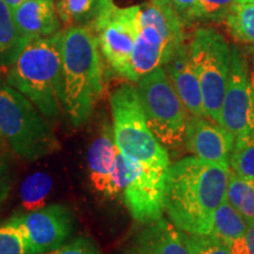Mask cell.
Masks as SVG:
<instances>
[{
  "mask_svg": "<svg viewBox=\"0 0 254 254\" xmlns=\"http://www.w3.org/2000/svg\"><path fill=\"white\" fill-rule=\"evenodd\" d=\"M230 166L193 155L170 165L164 209L174 226L189 234H211L213 219L226 200Z\"/></svg>",
  "mask_w": 254,
  "mask_h": 254,
  "instance_id": "obj_1",
  "label": "cell"
},
{
  "mask_svg": "<svg viewBox=\"0 0 254 254\" xmlns=\"http://www.w3.org/2000/svg\"><path fill=\"white\" fill-rule=\"evenodd\" d=\"M101 56L91 27L73 26L62 31L65 111L74 126L87 122L103 94Z\"/></svg>",
  "mask_w": 254,
  "mask_h": 254,
  "instance_id": "obj_2",
  "label": "cell"
},
{
  "mask_svg": "<svg viewBox=\"0 0 254 254\" xmlns=\"http://www.w3.org/2000/svg\"><path fill=\"white\" fill-rule=\"evenodd\" d=\"M7 82L28 98L45 118H58L65 110L62 31L31 40L9 68Z\"/></svg>",
  "mask_w": 254,
  "mask_h": 254,
  "instance_id": "obj_3",
  "label": "cell"
},
{
  "mask_svg": "<svg viewBox=\"0 0 254 254\" xmlns=\"http://www.w3.org/2000/svg\"><path fill=\"white\" fill-rule=\"evenodd\" d=\"M185 27L166 0H150L141 4L129 81L136 82L147 73L166 65L185 44Z\"/></svg>",
  "mask_w": 254,
  "mask_h": 254,
  "instance_id": "obj_4",
  "label": "cell"
},
{
  "mask_svg": "<svg viewBox=\"0 0 254 254\" xmlns=\"http://www.w3.org/2000/svg\"><path fill=\"white\" fill-rule=\"evenodd\" d=\"M0 138L26 161L49 157L60 142L39 110L9 85H0Z\"/></svg>",
  "mask_w": 254,
  "mask_h": 254,
  "instance_id": "obj_5",
  "label": "cell"
},
{
  "mask_svg": "<svg viewBox=\"0 0 254 254\" xmlns=\"http://www.w3.org/2000/svg\"><path fill=\"white\" fill-rule=\"evenodd\" d=\"M110 104L119 151L146 166L167 171L171 165L168 152L147 125L136 87L120 85L111 93Z\"/></svg>",
  "mask_w": 254,
  "mask_h": 254,
  "instance_id": "obj_6",
  "label": "cell"
},
{
  "mask_svg": "<svg viewBox=\"0 0 254 254\" xmlns=\"http://www.w3.org/2000/svg\"><path fill=\"white\" fill-rule=\"evenodd\" d=\"M136 84L147 125L159 142L171 150L185 144L189 111L174 90L164 66L145 74Z\"/></svg>",
  "mask_w": 254,
  "mask_h": 254,
  "instance_id": "obj_7",
  "label": "cell"
},
{
  "mask_svg": "<svg viewBox=\"0 0 254 254\" xmlns=\"http://www.w3.org/2000/svg\"><path fill=\"white\" fill-rule=\"evenodd\" d=\"M206 117L221 125V106L231 67L232 49L213 28H196L189 44Z\"/></svg>",
  "mask_w": 254,
  "mask_h": 254,
  "instance_id": "obj_8",
  "label": "cell"
},
{
  "mask_svg": "<svg viewBox=\"0 0 254 254\" xmlns=\"http://www.w3.org/2000/svg\"><path fill=\"white\" fill-rule=\"evenodd\" d=\"M166 171L155 170L118 152L114 170L117 195L132 218L146 225L163 218Z\"/></svg>",
  "mask_w": 254,
  "mask_h": 254,
  "instance_id": "obj_9",
  "label": "cell"
},
{
  "mask_svg": "<svg viewBox=\"0 0 254 254\" xmlns=\"http://www.w3.org/2000/svg\"><path fill=\"white\" fill-rule=\"evenodd\" d=\"M141 5L118 7L114 0H101L97 18L91 25L101 55L117 74L131 79V57Z\"/></svg>",
  "mask_w": 254,
  "mask_h": 254,
  "instance_id": "obj_10",
  "label": "cell"
},
{
  "mask_svg": "<svg viewBox=\"0 0 254 254\" xmlns=\"http://www.w3.org/2000/svg\"><path fill=\"white\" fill-rule=\"evenodd\" d=\"M7 221L21 233L28 254H44L63 246L74 227L72 212L59 204L15 214Z\"/></svg>",
  "mask_w": 254,
  "mask_h": 254,
  "instance_id": "obj_11",
  "label": "cell"
},
{
  "mask_svg": "<svg viewBox=\"0 0 254 254\" xmlns=\"http://www.w3.org/2000/svg\"><path fill=\"white\" fill-rule=\"evenodd\" d=\"M250 69L245 55L232 49L231 67L221 106V125L236 138L250 134Z\"/></svg>",
  "mask_w": 254,
  "mask_h": 254,
  "instance_id": "obj_12",
  "label": "cell"
},
{
  "mask_svg": "<svg viewBox=\"0 0 254 254\" xmlns=\"http://www.w3.org/2000/svg\"><path fill=\"white\" fill-rule=\"evenodd\" d=\"M236 136L222 125L205 117L190 116L187 123L185 145L194 157L230 166Z\"/></svg>",
  "mask_w": 254,
  "mask_h": 254,
  "instance_id": "obj_13",
  "label": "cell"
},
{
  "mask_svg": "<svg viewBox=\"0 0 254 254\" xmlns=\"http://www.w3.org/2000/svg\"><path fill=\"white\" fill-rule=\"evenodd\" d=\"M119 148L114 140L113 127L105 124L87 152V166L92 185L107 198H116L114 170Z\"/></svg>",
  "mask_w": 254,
  "mask_h": 254,
  "instance_id": "obj_14",
  "label": "cell"
},
{
  "mask_svg": "<svg viewBox=\"0 0 254 254\" xmlns=\"http://www.w3.org/2000/svg\"><path fill=\"white\" fill-rule=\"evenodd\" d=\"M144 226L122 254H190L184 232L170 220L160 218Z\"/></svg>",
  "mask_w": 254,
  "mask_h": 254,
  "instance_id": "obj_15",
  "label": "cell"
},
{
  "mask_svg": "<svg viewBox=\"0 0 254 254\" xmlns=\"http://www.w3.org/2000/svg\"><path fill=\"white\" fill-rule=\"evenodd\" d=\"M164 68L190 116L206 117L201 88L194 66L190 60L189 44L185 43L180 46Z\"/></svg>",
  "mask_w": 254,
  "mask_h": 254,
  "instance_id": "obj_16",
  "label": "cell"
},
{
  "mask_svg": "<svg viewBox=\"0 0 254 254\" xmlns=\"http://www.w3.org/2000/svg\"><path fill=\"white\" fill-rule=\"evenodd\" d=\"M20 34L28 41L58 33L60 20L53 0H27L13 11Z\"/></svg>",
  "mask_w": 254,
  "mask_h": 254,
  "instance_id": "obj_17",
  "label": "cell"
},
{
  "mask_svg": "<svg viewBox=\"0 0 254 254\" xmlns=\"http://www.w3.org/2000/svg\"><path fill=\"white\" fill-rule=\"evenodd\" d=\"M211 234L221 240L232 254H250L247 222L227 200L215 212Z\"/></svg>",
  "mask_w": 254,
  "mask_h": 254,
  "instance_id": "obj_18",
  "label": "cell"
},
{
  "mask_svg": "<svg viewBox=\"0 0 254 254\" xmlns=\"http://www.w3.org/2000/svg\"><path fill=\"white\" fill-rule=\"evenodd\" d=\"M28 43L18 30L12 9L0 0V67L13 65Z\"/></svg>",
  "mask_w": 254,
  "mask_h": 254,
  "instance_id": "obj_19",
  "label": "cell"
},
{
  "mask_svg": "<svg viewBox=\"0 0 254 254\" xmlns=\"http://www.w3.org/2000/svg\"><path fill=\"white\" fill-rule=\"evenodd\" d=\"M56 5L60 23L65 28L90 27L97 18L101 0H59Z\"/></svg>",
  "mask_w": 254,
  "mask_h": 254,
  "instance_id": "obj_20",
  "label": "cell"
},
{
  "mask_svg": "<svg viewBox=\"0 0 254 254\" xmlns=\"http://www.w3.org/2000/svg\"><path fill=\"white\" fill-rule=\"evenodd\" d=\"M226 200L245 219L247 225L254 224V184L238 177L230 170Z\"/></svg>",
  "mask_w": 254,
  "mask_h": 254,
  "instance_id": "obj_21",
  "label": "cell"
},
{
  "mask_svg": "<svg viewBox=\"0 0 254 254\" xmlns=\"http://www.w3.org/2000/svg\"><path fill=\"white\" fill-rule=\"evenodd\" d=\"M225 24L233 39L254 45V2H236Z\"/></svg>",
  "mask_w": 254,
  "mask_h": 254,
  "instance_id": "obj_22",
  "label": "cell"
},
{
  "mask_svg": "<svg viewBox=\"0 0 254 254\" xmlns=\"http://www.w3.org/2000/svg\"><path fill=\"white\" fill-rule=\"evenodd\" d=\"M53 186V179L50 174L38 172L31 174L20 186L21 205L26 211L44 207Z\"/></svg>",
  "mask_w": 254,
  "mask_h": 254,
  "instance_id": "obj_23",
  "label": "cell"
},
{
  "mask_svg": "<svg viewBox=\"0 0 254 254\" xmlns=\"http://www.w3.org/2000/svg\"><path fill=\"white\" fill-rule=\"evenodd\" d=\"M230 166L238 177L254 184V135L238 136L231 153Z\"/></svg>",
  "mask_w": 254,
  "mask_h": 254,
  "instance_id": "obj_24",
  "label": "cell"
},
{
  "mask_svg": "<svg viewBox=\"0 0 254 254\" xmlns=\"http://www.w3.org/2000/svg\"><path fill=\"white\" fill-rule=\"evenodd\" d=\"M184 238L190 254H232L228 247L212 234H189Z\"/></svg>",
  "mask_w": 254,
  "mask_h": 254,
  "instance_id": "obj_25",
  "label": "cell"
},
{
  "mask_svg": "<svg viewBox=\"0 0 254 254\" xmlns=\"http://www.w3.org/2000/svg\"><path fill=\"white\" fill-rule=\"evenodd\" d=\"M237 0H198L195 20L225 21Z\"/></svg>",
  "mask_w": 254,
  "mask_h": 254,
  "instance_id": "obj_26",
  "label": "cell"
},
{
  "mask_svg": "<svg viewBox=\"0 0 254 254\" xmlns=\"http://www.w3.org/2000/svg\"><path fill=\"white\" fill-rule=\"evenodd\" d=\"M0 254H28L24 238L14 225H0Z\"/></svg>",
  "mask_w": 254,
  "mask_h": 254,
  "instance_id": "obj_27",
  "label": "cell"
},
{
  "mask_svg": "<svg viewBox=\"0 0 254 254\" xmlns=\"http://www.w3.org/2000/svg\"><path fill=\"white\" fill-rule=\"evenodd\" d=\"M44 254H103L93 240L80 237Z\"/></svg>",
  "mask_w": 254,
  "mask_h": 254,
  "instance_id": "obj_28",
  "label": "cell"
},
{
  "mask_svg": "<svg viewBox=\"0 0 254 254\" xmlns=\"http://www.w3.org/2000/svg\"><path fill=\"white\" fill-rule=\"evenodd\" d=\"M173 11L179 15L185 25L195 21V9L198 0H166Z\"/></svg>",
  "mask_w": 254,
  "mask_h": 254,
  "instance_id": "obj_29",
  "label": "cell"
},
{
  "mask_svg": "<svg viewBox=\"0 0 254 254\" xmlns=\"http://www.w3.org/2000/svg\"><path fill=\"white\" fill-rule=\"evenodd\" d=\"M11 170L5 154L0 150V206L7 199L11 190Z\"/></svg>",
  "mask_w": 254,
  "mask_h": 254,
  "instance_id": "obj_30",
  "label": "cell"
},
{
  "mask_svg": "<svg viewBox=\"0 0 254 254\" xmlns=\"http://www.w3.org/2000/svg\"><path fill=\"white\" fill-rule=\"evenodd\" d=\"M250 134L254 135V71L250 73Z\"/></svg>",
  "mask_w": 254,
  "mask_h": 254,
  "instance_id": "obj_31",
  "label": "cell"
},
{
  "mask_svg": "<svg viewBox=\"0 0 254 254\" xmlns=\"http://www.w3.org/2000/svg\"><path fill=\"white\" fill-rule=\"evenodd\" d=\"M247 244L250 254H254V224L247 225Z\"/></svg>",
  "mask_w": 254,
  "mask_h": 254,
  "instance_id": "obj_32",
  "label": "cell"
},
{
  "mask_svg": "<svg viewBox=\"0 0 254 254\" xmlns=\"http://www.w3.org/2000/svg\"><path fill=\"white\" fill-rule=\"evenodd\" d=\"M4 1L9 6V8H11L12 11H13L14 8H17L19 5H21V4H23V2L27 1V0H4Z\"/></svg>",
  "mask_w": 254,
  "mask_h": 254,
  "instance_id": "obj_33",
  "label": "cell"
},
{
  "mask_svg": "<svg viewBox=\"0 0 254 254\" xmlns=\"http://www.w3.org/2000/svg\"><path fill=\"white\" fill-rule=\"evenodd\" d=\"M237 2H254V0H237Z\"/></svg>",
  "mask_w": 254,
  "mask_h": 254,
  "instance_id": "obj_34",
  "label": "cell"
}]
</instances>
